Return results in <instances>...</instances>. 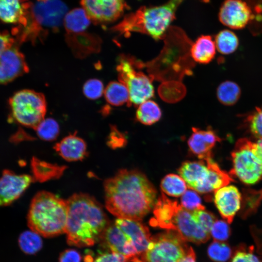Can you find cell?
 Instances as JSON below:
<instances>
[{"label": "cell", "mask_w": 262, "mask_h": 262, "mask_svg": "<svg viewBox=\"0 0 262 262\" xmlns=\"http://www.w3.org/2000/svg\"><path fill=\"white\" fill-rule=\"evenodd\" d=\"M105 207L117 218L140 221L154 207L157 191L137 170L122 169L104 182Z\"/></svg>", "instance_id": "6da1fadb"}, {"label": "cell", "mask_w": 262, "mask_h": 262, "mask_svg": "<svg viewBox=\"0 0 262 262\" xmlns=\"http://www.w3.org/2000/svg\"><path fill=\"white\" fill-rule=\"evenodd\" d=\"M67 200L66 229L67 243L78 247L93 246L110 223L102 206L93 196L77 193Z\"/></svg>", "instance_id": "7a4b0ae2"}, {"label": "cell", "mask_w": 262, "mask_h": 262, "mask_svg": "<svg viewBox=\"0 0 262 262\" xmlns=\"http://www.w3.org/2000/svg\"><path fill=\"white\" fill-rule=\"evenodd\" d=\"M184 0H169L160 6H142L126 15L112 28L120 35L128 36L133 32L147 34L155 40L164 38L180 5Z\"/></svg>", "instance_id": "3957f363"}, {"label": "cell", "mask_w": 262, "mask_h": 262, "mask_svg": "<svg viewBox=\"0 0 262 262\" xmlns=\"http://www.w3.org/2000/svg\"><path fill=\"white\" fill-rule=\"evenodd\" d=\"M68 215L67 200L46 191L37 193L31 203L27 215L31 230L50 237L66 232Z\"/></svg>", "instance_id": "277c9868"}, {"label": "cell", "mask_w": 262, "mask_h": 262, "mask_svg": "<svg viewBox=\"0 0 262 262\" xmlns=\"http://www.w3.org/2000/svg\"><path fill=\"white\" fill-rule=\"evenodd\" d=\"M153 215L149 221L151 226L176 231L186 241L200 244L210 238V234L194 221L191 212L163 193L155 204Z\"/></svg>", "instance_id": "5b68a950"}, {"label": "cell", "mask_w": 262, "mask_h": 262, "mask_svg": "<svg viewBox=\"0 0 262 262\" xmlns=\"http://www.w3.org/2000/svg\"><path fill=\"white\" fill-rule=\"evenodd\" d=\"M67 8L60 0H47L32 4L26 24L14 30L15 43L43 41L50 32H55L64 20Z\"/></svg>", "instance_id": "8992f818"}, {"label": "cell", "mask_w": 262, "mask_h": 262, "mask_svg": "<svg viewBox=\"0 0 262 262\" xmlns=\"http://www.w3.org/2000/svg\"><path fill=\"white\" fill-rule=\"evenodd\" d=\"M63 21L66 42L76 58L83 59L100 51L102 40L88 31L91 20L82 8L71 10Z\"/></svg>", "instance_id": "52a82bcc"}, {"label": "cell", "mask_w": 262, "mask_h": 262, "mask_svg": "<svg viewBox=\"0 0 262 262\" xmlns=\"http://www.w3.org/2000/svg\"><path fill=\"white\" fill-rule=\"evenodd\" d=\"M10 119L34 130L44 119L47 103L41 93L24 89L19 91L10 98Z\"/></svg>", "instance_id": "ba28073f"}, {"label": "cell", "mask_w": 262, "mask_h": 262, "mask_svg": "<svg viewBox=\"0 0 262 262\" xmlns=\"http://www.w3.org/2000/svg\"><path fill=\"white\" fill-rule=\"evenodd\" d=\"M140 69L134 57L123 55L119 57L116 66L118 78L128 90L130 106H138L154 96L152 79Z\"/></svg>", "instance_id": "9c48e42d"}, {"label": "cell", "mask_w": 262, "mask_h": 262, "mask_svg": "<svg viewBox=\"0 0 262 262\" xmlns=\"http://www.w3.org/2000/svg\"><path fill=\"white\" fill-rule=\"evenodd\" d=\"M185 241L177 231L168 230L152 237L140 259L142 262H178L191 248Z\"/></svg>", "instance_id": "30bf717a"}, {"label": "cell", "mask_w": 262, "mask_h": 262, "mask_svg": "<svg viewBox=\"0 0 262 262\" xmlns=\"http://www.w3.org/2000/svg\"><path fill=\"white\" fill-rule=\"evenodd\" d=\"M252 143L246 138L236 142L231 153L232 168L229 173L248 185L256 183L262 178V162L253 152Z\"/></svg>", "instance_id": "8fae6325"}, {"label": "cell", "mask_w": 262, "mask_h": 262, "mask_svg": "<svg viewBox=\"0 0 262 262\" xmlns=\"http://www.w3.org/2000/svg\"><path fill=\"white\" fill-rule=\"evenodd\" d=\"M81 4L91 21L95 23L116 20L127 6L124 0H81Z\"/></svg>", "instance_id": "7c38bea8"}, {"label": "cell", "mask_w": 262, "mask_h": 262, "mask_svg": "<svg viewBox=\"0 0 262 262\" xmlns=\"http://www.w3.org/2000/svg\"><path fill=\"white\" fill-rule=\"evenodd\" d=\"M33 180L29 175L4 170L0 178V207L9 205L17 200Z\"/></svg>", "instance_id": "4fadbf2b"}, {"label": "cell", "mask_w": 262, "mask_h": 262, "mask_svg": "<svg viewBox=\"0 0 262 262\" xmlns=\"http://www.w3.org/2000/svg\"><path fill=\"white\" fill-rule=\"evenodd\" d=\"M253 18L251 8L242 0H225L219 13L220 21L232 29L245 28Z\"/></svg>", "instance_id": "5bb4252c"}, {"label": "cell", "mask_w": 262, "mask_h": 262, "mask_svg": "<svg viewBox=\"0 0 262 262\" xmlns=\"http://www.w3.org/2000/svg\"><path fill=\"white\" fill-rule=\"evenodd\" d=\"M29 70L25 57L16 43L0 55V84L11 82Z\"/></svg>", "instance_id": "9a60e30c"}, {"label": "cell", "mask_w": 262, "mask_h": 262, "mask_svg": "<svg viewBox=\"0 0 262 262\" xmlns=\"http://www.w3.org/2000/svg\"><path fill=\"white\" fill-rule=\"evenodd\" d=\"M111 251L121 254L130 262L138 257L136 250L127 235L114 223L110 222L100 239Z\"/></svg>", "instance_id": "2e32d148"}, {"label": "cell", "mask_w": 262, "mask_h": 262, "mask_svg": "<svg viewBox=\"0 0 262 262\" xmlns=\"http://www.w3.org/2000/svg\"><path fill=\"white\" fill-rule=\"evenodd\" d=\"M214 201L220 215L231 223L241 207V196L234 185H226L214 192Z\"/></svg>", "instance_id": "e0dca14e"}, {"label": "cell", "mask_w": 262, "mask_h": 262, "mask_svg": "<svg viewBox=\"0 0 262 262\" xmlns=\"http://www.w3.org/2000/svg\"><path fill=\"white\" fill-rule=\"evenodd\" d=\"M114 222L131 241L138 257L146 251L152 239L147 227L139 221L130 219L117 218Z\"/></svg>", "instance_id": "ac0fdd59"}, {"label": "cell", "mask_w": 262, "mask_h": 262, "mask_svg": "<svg viewBox=\"0 0 262 262\" xmlns=\"http://www.w3.org/2000/svg\"><path fill=\"white\" fill-rule=\"evenodd\" d=\"M193 133L188 141L191 152L199 159L206 161L212 158V149L220 138L212 129L202 130L192 128Z\"/></svg>", "instance_id": "d6986e66"}, {"label": "cell", "mask_w": 262, "mask_h": 262, "mask_svg": "<svg viewBox=\"0 0 262 262\" xmlns=\"http://www.w3.org/2000/svg\"><path fill=\"white\" fill-rule=\"evenodd\" d=\"M187 161L180 167L178 172L187 186L196 191L206 182L210 174V168L206 162Z\"/></svg>", "instance_id": "ffe728a7"}, {"label": "cell", "mask_w": 262, "mask_h": 262, "mask_svg": "<svg viewBox=\"0 0 262 262\" xmlns=\"http://www.w3.org/2000/svg\"><path fill=\"white\" fill-rule=\"evenodd\" d=\"M31 4L28 0H0V19L23 26L26 23Z\"/></svg>", "instance_id": "44dd1931"}, {"label": "cell", "mask_w": 262, "mask_h": 262, "mask_svg": "<svg viewBox=\"0 0 262 262\" xmlns=\"http://www.w3.org/2000/svg\"><path fill=\"white\" fill-rule=\"evenodd\" d=\"M54 148L62 158L68 162L82 160L87 154L86 143L76 133L64 138L55 145Z\"/></svg>", "instance_id": "7402d4cb"}, {"label": "cell", "mask_w": 262, "mask_h": 262, "mask_svg": "<svg viewBox=\"0 0 262 262\" xmlns=\"http://www.w3.org/2000/svg\"><path fill=\"white\" fill-rule=\"evenodd\" d=\"M216 47L212 37L203 35L191 44L190 53L192 60L197 63L206 64L214 58L216 53Z\"/></svg>", "instance_id": "603a6c76"}, {"label": "cell", "mask_w": 262, "mask_h": 262, "mask_svg": "<svg viewBox=\"0 0 262 262\" xmlns=\"http://www.w3.org/2000/svg\"><path fill=\"white\" fill-rule=\"evenodd\" d=\"M104 92L107 102L111 105L119 106L127 103L130 106L129 93L126 86L122 82H110Z\"/></svg>", "instance_id": "cb8c5ba5"}, {"label": "cell", "mask_w": 262, "mask_h": 262, "mask_svg": "<svg viewBox=\"0 0 262 262\" xmlns=\"http://www.w3.org/2000/svg\"><path fill=\"white\" fill-rule=\"evenodd\" d=\"M241 94L240 86L236 82L226 81L221 83L216 90L219 101L226 106L234 105L239 99Z\"/></svg>", "instance_id": "d4e9b609"}, {"label": "cell", "mask_w": 262, "mask_h": 262, "mask_svg": "<svg viewBox=\"0 0 262 262\" xmlns=\"http://www.w3.org/2000/svg\"><path fill=\"white\" fill-rule=\"evenodd\" d=\"M162 115L161 110L154 101L147 100L138 105L136 117L140 123L150 125L157 122Z\"/></svg>", "instance_id": "484cf974"}, {"label": "cell", "mask_w": 262, "mask_h": 262, "mask_svg": "<svg viewBox=\"0 0 262 262\" xmlns=\"http://www.w3.org/2000/svg\"><path fill=\"white\" fill-rule=\"evenodd\" d=\"M214 43L218 51L224 55L235 52L239 44L237 36L229 30H224L218 33L215 37Z\"/></svg>", "instance_id": "4316f807"}, {"label": "cell", "mask_w": 262, "mask_h": 262, "mask_svg": "<svg viewBox=\"0 0 262 262\" xmlns=\"http://www.w3.org/2000/svg\"><path fill=\"white\" fill-rule=\"evenodd\" d=\"M161 187L162 191L167 195L179 197L186 191L187 184L181 177L170 174L163 179Z\"/></svg>", "instance_id": "83f0119b"}, {"label": "cell", "mask_w": 262, "mask_h": 262, "mask_svg": "<svg viewBox=\"0 0 262 262\" xmlns=\"http://www.w3.org/2000/svg\"><path fill=\"white\" fill-rule=\"evenodd\" d=\"M18 242L21 250L27 254H34L42 246L40 235L32 230L23 232L18 237Z\"/></svg>", "instance_id": "f1b7e54d"}, {"label": "cell", "mask_w": 262, "mask_h": 262, "mask_svg": "<svg viewBox=\"0 0 262 262\" xmlns=\"http://www.w3.org/2000/svg\"><path fill=\"white\" fill-rule=\"evenodd\" d=\"M35 130L38 136L47 141L55 140L58 136L60 131L58 123L51 118L44 119Z\"/></svg>", "instance_id": "f546056e"}, {"label": "cell", "mask_w": 262, "mask_h": 262, "mask_svg": "<svg viewBox=\"0 0 262 262\" xmlns=\"http://www.w3.org/2000/svg\"><path fill=\"white\" fill-rule=\"evenodd\" d=\"M209 257L216 262H225L232 256L230 247L223 242L214 241L208 249Z\"/></svg>", "instance_id": "4dcf8cb0"}, {"label": "cell", "mask_w": 262, "mask_h": 262, "mask_svg": "<svg viewBox=\"0 0 262 262\" xmlns=\"http://www.w3.org/2000/svg\"><path fill=\"white\" fill-rule=\"evenodd\" d=\"M250 133L255 137L262 139V106L257 107L246 119Z\"/></svg>", "instance_id": "1f68e13d"}, {"label": "cell", "mask_w": 262, "mask_h": 262, "mask_svg": "<svg viewBox=\"0 0 262 262\" xmlns=\"http://www.w3.org/2000/svg\"><path fill=\"white\" fill-rule=\"evenodd\" d=\"M194 221L204 231L210 234L211 229L215 221V216L205 209H197L191 212Z\"/></svg>", "instance_id": "d6a6232c"}, {"label": "cell", "mask_w": 262, "mask_h": 262, "mask_svg": "<svg viewBox=\"0 0 262 262\" xmlns=\"http://www.w3.org/2000/svg\"><path fill=\"white\" fill-rule=\"evenodd\" d=\"M181 205L185 209L192 212L197 209H205L198 194L193 190H186L182 195Z\"/></svg>", "instance_id": "836d02e7"}, {"label": "cell", "mask_w": 262, "mask_h": 262, "mask_svg": "<svg viewBox=\"0 0 262 262\" xmlns=\"http://www.w3.org/2000/svg\"><path fill=\"white\" fill-rule=\"evenodd\" d=\"M103 84L98 79H93L87 81L84 84L83 92L89 99H96L99 98L104 92Z\"/></svg>", "instance_id": "e575fe53"}, {"label": "cell", "mask_w": 262, "mask_h": 262, "mask_svg": "<svg viewBox=\"0 0 262 262\" xmlns=\"http://www.w3.org/2000/svg\"><path fill=\"white\" fill-rule=\"evenodd\" d=\"M229 262H262L251 248L241 246L231 257Z\"/></svg>", "instance_id": "d590c367"}, {"label": "cell", "mask_w": 262, "mask_h": 262, "mask_svg": "<svg viewBox=\"0 0 262 262\" xmlns=\"http://www.w3.org/2000/svg\"><path fill=\"white\" fill-rule=\"evenodd\" d=\"M210 234L215 241L223 242L230 234V229L227 221L216 220L210 231Z\"/></svg>", "instance_id": "8d00e7d4"}, {"label": "cell", "mask_w": 262, "mask_h": 262, "mask_svg": "<svg viewBox=\"0 0 262 262\" xmlns=\"http://www.w3.org/2000/svg\"><path fill=\"white\" fill-rule=\"evenodd\" d=\"M84 262H127V260L121 254L111 251L103 253L95 258L91 255H87Z\"/></svg>", "instance_id": "74e56055"}, {"label": "cell", "mask_w": 262, "mask_h": 262, "mask_svg": "<svg viewBox=\"0 0 262 262\" xmlns=\"http://www.w3.org/2000/svg\"><path fill=\"white\" fill-rule=\"evenodd\" d=\"M80 253L73 249L64 251L60 255L59 262H81Z\"/></svg>", "instance_id": "f35d334b"}, {"label": "cell", "mask_w": 262, "mask_h": 262, "mask_svg": "<svg viewBox=\"0 0 262 262\" xmlns=\"http://www.w3.org/2000/svg\"><path fill=\"white\" fill-rule=\"evenodd\" d=\"M15 43V38L6 32H0V55Z\"/></svg>", "instance_id": "ab89813d"}, {"label": "cell", "mask_w": 262, "mask_h": 262, "mask_svg": "<svg viewBox=\"0 0 262 262\" xmlns=\"http://www.w3.org/2000/svg\"><path fill=\"white\" fill-rule=\"evenodd\" d=\"M31 138L23 130L19 129L10 138V141L13 143H18L27 139Z\"/></svg>", "instance_id": "60d3db41"}, {"label": "cell", "mask_w": 262, "mask_h": 262, "mask_svg": "<svg viewBox=\"0 0 262 262\" xmlns=\"http://www.w3.org/2000/svg\"><path fill=\"white\" fill-rule=\"evenodd\" d=\"M178 262H196L195 253L191 247L187 254Z\"/></svg>", "instance_id": "b9f144b4"}, {"label": "cell", "mask_w": 262, "mask_h": 262, "mask_svg": "<svg viewBox=\"0 0 262 262\" xmlns=\"http://www.w3.org/2000/svg\"><path fill=\"white\" fill-rule=\"evenodd\" d=\"M256 143L258 144L262 150V139H259L257 141Z\"/></svg>", "instance_id": "7bdbcfd3"}, {"label": "cell", "mask_w": 262, "mask_h": 262, "mask_svg": "<svg viewBox=\"0 0 262 262\" xmlns=\"http://www.w3.org/2000/svg\"><path fill=\"white\" fill-rule=\"evenodd\" d=\"M39 1H45V0H38Z\"/></svg>", "instance_id": "ee69618b"}]
</instances>
